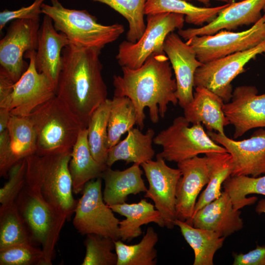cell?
Returning a JSON list of instances; mask_svg holds the SVG:
<instances>
[{"instance_id": "obj_1", "label": "cell", "mask_w": 265, "mask_h": 265, "mask_svg": "<svg viewBox=\"0 0 265 265\" xmlns=\"http://www.w3.org/2000/svg\"><path fill=\"white\" fill-rule=\"evenodd\" d=\"M164 52L154 53L137 69L122 67V75L113 77L114 96L126 97L132 103L136 125L142 130L148 107L154 123L164 118L170 103H178L176 96V81L172 78V67Z\"/></svg>"}, {"instance_id": "obj_2", "label": "cell", "mask_w": 265, "mask_h": 265, "mask_svg": "<svg viewBox=\"0 0 265 265\" xmlns=\"http://www.w3.org/2000/svg\"><path fill=\"white\" fill-rule=\"evenodd\" d=\"M101 50L74 44L62 52V66L56 86V96L77 116L84 128L97 108L107 99L103 79Z\"/></svg>"}, {"instance_id": "obj_3", "label": "cell", "mask_w": 265, "mask_h": 265, "mask_svg": "<svg viewBox=\"0 0 265 265\" xmlns=\"http://www.w3.org/2000/svg\"><path fill=\"white\" fill-rule=\"evenodd\" d=\"M71 151L35 154L26 158L24 187L38 203L64 224L74 213L77 203L73 197L69 167Z\"/></svg>"}, {"instance_id": "obj_4", "label": "cell", "mask_w": 265, "mask_h": 265, "mask_svg": "<svg viewBox=\"0 0 265 265\" xmlns=\"http://www.w3.org/2000/svg\"><path fill=\"white\" fill-rule=\"evenodd\" d=\"M36 135L37 152L45 155L71 151L82 124L56 96L27 116Z\"/></svg>"}, {"instance_id": "obj_5", "label": "cell", "mask_w": 265, "mask_h": 265, "mask_svg": "<svg viewBox=\"0 0 265 265\" xmlns=\"http://www.w3.org/2000/svg\"><path fill=\"white\" fill-rule=\"evenodd\" d=\"M51 5L43 3L42 14L50 17L55 29L63 33L71 44L102 50L117 40L124 32V26L116 23L103 25L85 10L64 7L58 0H50Z\"/></svg>"}, {"instance_id": "obj_6", "label": "cell", "mask_w": 265, "mask_h": 265, "mask_svg": "<svg viewBox=\"0 0 265 265\" xmlns=\"http://www.w3.org/2000/svg\"><path fill=\"white\" fill-rule=\"evenodd\" d=\"M189 124L185 116H178L169 127L159 132L153 143L161 146L162 150L157 156L178 163L200 154L227 152L209 136L201 123L191 127Z\"/></svg>"}, {"instance_id": "obj_7", "label": "cell", "mask_w": 265, "mask_h": 265, "mask_svg": "<svg viewBox=\"0 0 265 265\" xmlns=\"http://www.w3.org/2000/svg\"><path fill=\"white\" fill-rule=\"evenodd\" d=\"M145 30L135 43L123 41L116 56L120 66L137 69L154 53L164 52L167 36L175 29H182L185 21L181 14L162 12L147 15Z\"/></svg>"}, {"instance_id": "obj_8", "label": "cell", "mask_w": 265, "mask_h": 265, "mask_svg": "<svg viewBox=\"0 0 265 265\" xmlns=\"http://www.w3.org/2000/svg\"><path fill=\"white\" fill-rule=\"evenodd\" d=\"M102 180L101 177L93 179L84 186L77 200L73 224L82 235L97 234L117 240L120 239V220L104 200Z\"/></svg>"}, {"instance_id": "obj_9", "label": "cell", "mask_w": 265, "mask_h": 265, "mask_svg": "<svg viewBox=\"0 0 265 265\" xmlns=\"http://www.w3.org/2000/svg\"><path fill=\"white\" fill-rule=\"evenodd\" d=\"M263 53H265V40L249 50L203 64L195 71L194 87L206 88L228 103L232 97L233 80L245 71L248 62Z\"/></svg>"}, {"instance_id": "obj_10", "label": "cell", "mask_w": 265, "mask_h": 265, "mask_svg": "<svg viewBox=\"0 0 265 265\" xmlns=\"http://www.w3.org/2000/svg\"><path fill=\"white\" fill-rule=\"evenodd\" d=\"M265 40L263 17L249 29L239 32L220 30L208 35L195 36L186 40L203 64L249 50Z\"/></svg>"}, {"instance_id": "obj_11", "label": "cell", "mask_w": 265, "mask_h": 265, "mask_svg": "<svg viewBox=\"0 0 265 265\" xmlns=\"http://www.w3.org/2000/svg\"><path fill=\"white\" fill-rule=\"evenodd\" d=\"M36 51H28L25 57L29 60L28 67L14 85L13 92L3 108L11 115L27 117L34 110L56 96L51 80L35 67Z\"/></svg>"}, {"instance_id": "obj_12", "label": "cell", "mask_w": 265, "mask_h": 265, "mask_svg": "<svg viewBox=\"0 0 265 265\" xmlns=\"http://www.w3.org/2000/svg\"><path fill=\"white\" fill-rule=\"evenodd\" d=\"M39 20L11 21L0 41V64L11 79L17 81L28 67L23 57L28 51H36Z\"/></svg>"}, {"instance_id": "obj_13", "label": "cell", "mask_w": 265, "mask_h": 265, "mask_svg": "<svg viewBox=\"0 0 265 265\" xmlns=\"http://www.w3.org/2000/svg\"><path fill=\"white\" fill-rule=\"evenodd\" d=\"M140 166L149 183V188L144 197L154 202L165 227L173 228L176 219V187L182 175L180 169L168 166L164 159L157 155L156 160L151 159Z\"/></svg>"}, {"instance_id": "obj_14", "label": "cell", "mask_w": 265, "mask_h": 265, "mask_svg": "<svg viewBox=\"0 0 265 265\" xmlns=\"http://www.w3.org/2000/svg\"><path fill=\"white\" fill-rule=\"evenodd\" d=\"M258 92L254 86H238L230 102L224 104V113L235 128L234 138L251 129L265 128V93L258 95Z\"/></svg>"}, {"instance_id": "obj_15", "label": "cell", "mask_w": 265, "mask_h": 265, "mask_svg": "<svg viewBox=\"0 0 265 265\" xmlns=\"http://www.w3.org/2000/svg\"><path fill=\"white\" fill-rule=\"evenodd\" d=\"M209 136L224 147L232 156L234 169L231 176L265 174V129L261 128L246 139L237 141L213 131Z\"/></svg>"}, {"instance_id": "obj_16", "label": "cell", "mask_w": 265, "mask_h": 265, "mask_svg": "<svg viewBox=\"0 0 265 265\" xmlns=\"http://www.w3.org/2000/svg\"><path fill=\"white\" fill-rule=\"evenodd\" d=\"M163 51L175 75L178 104L184 108L193 100L195 73L203 63L197 59L193 49L174 32L167 36Z\"/></svg>"}, {"instance_id": "obj_17", "label": "cell", "mask_w": 265, "mask_h": 265, "mask_svg": "<svg viewBox=\"0 0 265 265\" xmlns=\"http://www.w3.org/2000/svg\"><path fill=\"white\" fill-rule=\"evenodd\" d=\"M182 175L176 190V219L189 223L197 198L209 181L206 156L193 158L177 163Z\"/></svg>"}, {"instance_id": "obj_18", "label": "cell", "mask_w": 265, "mask_h": 265, "mask_svg": "<svg viewBox=\"0 0 265 265\" xmlns=\"http://www.w3.org/2000/svg\"><path fill=\"white\" fill-rule=\"evenodd\" d=\"M265 0H243L229 3L208 24L198 28L180 29L178 34L187 40L195 36L214 34L222 30L237 29L244 25L254 24L261 18Z\"/></svg>"}, {"instance_id": "obj_19", "label": "cell", "mask_w": 265, "mask_h": 265, "mask_svg": "<svg viewBox=\"0 0 265 265\" xmlns=\"http://www.w3.org/2000/svg\"><path fill=\"white\" fill-rule=\"evenodd\" d=\"M70 44L66 35L55 29L52 18L45 15L38 31L35 65L37 71L45 74L55 89L62 66V52Z\"/></svg>"}, {"instance_id": "obj_20", "label": "cell", "mask_w": 265, "mask_h": 265, "mask_svg": "<svg viewBox=\"0 0 265 265\" xmlns=\"http://www.w3.org/2000/svg\"><path fill=\"white\" fill-rule=\"evenodd\" d=\"M240 214L239 210L234 208L228 194L223 191L219 197L194 213L189 224L226 238L243 228Z\"/></svg>"}, {"instance_id": "obj_21", "label": "cell", "mask_w": 265, "mask_h": 265, "mask_svg": "<svg viewBox=\"0 0 265 265\" xmlns=\"http://www.w3.org/2000/svg\"><path fill=\"white\" fill-rule=\"evenodd\" d=\"M221 98L208 89L195 87L192 102L184 109V116L192 124L202 123L209 132L224 134V127L230 124L225 115Z\"/></svg>"}, {"instance_id": "obj_22", "label": "cell", "mask_w": 265, "mask_h": 265, "mask_svg": "<svg viewBox=\"0 0 265 265\" xmlns=\"http://www.w3.org/2000/svg\"><path fill=\"white\" fill-rule=\"evenodd\" d=\"M140 165L134 163L124 170H113L107 167L102 174L105 182L103 198L108 206L125 203L130 194L146 193L147 188L142 178Z\"/></svg>"}, {"instance_id": "obj_23", "label": "cell", "mask_w": 265, "mask_h": 265, "mask_svg": "<svg viewBox=\"0 0 265 265\" xmlns=\"http://www.w3.org/2000/svg\"><path fill=\"white\" fill-rule=\"evenodd\" d=\"M113 212L126 218L120 221L119 239L123 241H130L141 235V226L150 223H155L160 227H165L159 212L154 205L146 199H141L136 203H124L109 206Z\"/></svg>"}, {"instance_id": "obj_24", "label": "cell", "mask_w": 265, "mask_h": 265, "mask_svg": "<svg viewBox=\"0 0 265 265\" xmlns=\"http://www.w3.org/2000/svg\"><path fill=\"white\" fill-rule=\"evenodd\" d=\"M154 135L152 129L143 133L139 128H133L125 139L108 149L107 166L111 167L119 160L125 161L126 164L133 162L141 165L152 159L155 155L153 147Z\"/></svg>"}, {"instance_id": "obj_25", "label": "cell", "mask_w": 265, "mask_h": 265, "mask_svg": "<svg viewBox=\"0 0 265 265\" xmlns=\"http://www.w3.org/2000/svg\"><path fill=\"white\" fill-rule=\"evenodd\" d=\"M107 167L93 158L88 143L87 129H82L72 148L69 165L74 193H81L85 184L101 177Z\"/></svg>"}, {"instance_id": "obj_26", "label": "cell", "mask_w": 265, "mask_h": 265, "mask_svg": "<svg viewBox=\"0 0 265 265\" xmlns=\"http://www.w3.org/2000/svg\"><path fill=\"white\" fill-rule=\"evenodd\" d=\"M175 225L181 232L194 253L193 265H213L216 252L221 248L225 238L209 230L195 228L178 219Z\"/></svg>"}, {"instance_id": "obj_27", "label": "cell", "mask_w": 265, "mask_h": 265, "mask_svg": "<svg viewBox=\"0 0 265 265\" xmlns=\"http://www.w3.org/2000/svg\"><path fill=\"white\" fill-rule=\"evenodd\" d=\"M229 3L216 7H199L185 0H146L145 15L162 12L181 14L185 22L196 26H203L211 22Z\"/></svg>"}, {"instance_id": "obj_28", "label": "cell", "mask_w": 265, "mask_h": 265, "mask_svg": "<svg viewBox=\"0 0 265 265\" xmlns=\"http://www.w3.org/2000/svg\"><path fill=\"white\" fill-rule=\"evenodd\" d=\"M205 156L209 181L197 200L193 214L221 195L222 185L231 176L234 169L232 157L228 152L208 153Z\"/></svg>"}, {"instance_id": "obj_29", "label": "cell", "mask_w": 265, "mask_h": 265, "mask_svg": "<svg viewBox=\"0 0 265 265\" xmlns=\"http://www.w3.org/2000/svg\"><path fill=\"white\" fill-rule=\"evenodd\" d=\"M158 240V234L150 226L138 243L128 245L120 239L115 240L116 265H156L158 255L155 246Z\"/></svg>"}, {"instance_id": "obj_30", "label": "cell", "mask_w": 265, "mask_h": 265, "mask_svg": "<svg viewBox=\"0 0 265 265\" xmlns=\"http://www.w3.org/2000/svg\"><path fill=\"white\" fill-rule=\"evenodd\" d=\"M111 100L107 99L91 115L87 127V140L94 159L106 165L108 149L107 147V125Z\"/></svg>"}, {"instance_id": "obj_31", "label": "cell", "mask_w": 265, "mask_h": 265, "mask_svg": "<svg viewBox=\"0 0 265 265\" xmlns=\"http://www.w3.org/2000/svg\"><path fill=\"white\" fill-rule=\"evenodd\" d=\"M136 124L134 106L126 97L114 96L108 121L107 147L112 148L119 141L121 136Z\"/></svg>"}, {"instance_id": "obj_32", "label": "cell", "mask_w": 265, "mask_h": 265, "mask_svg": "<svg viewBox=\"0 0 265 265\" xmlns=\"http://www.w3.org/2000/svg\"><path fill=\"white\" fill-rule=\"evenodd\" d=\"M7 129L15 164L36 153V133L27 117L11 115Z\"/></svg>"}, {"instance_id": "obj_33", "label": "cell", "mask_w": 265, "mask_h": 265, "mask_svg": "<svg viewBox=\"0 0 265 265\" xmlns=\"http://www.w3.org/2000/svg\"><path fill=\"white\" fill-rule=\"evenodd\" d=\"M24 242L35 244L15 201L0 205V249Z\"/></svg>"}, {"instance_id": "obj_34", "label": "cell", "mask_w": 265, "mask_h": 265, "mask_svg": "<svg viewBox=\"0 0 265 265\" xmlns=\"http://www.w3.org/2000/svg\"><path fill=\"white\" fill-rule=\"evenodd\" d=\"M222 185L224 191L228 194L234 208L237 210L252 205L256 202L257 197H247L249 194L265 196V175L262 177L230 176Z\"/></svg>"}, {"instance_id": "obj_35", "label": "cell", "mask_w": 265, "mask_h": 265, "mask_svg": "<svg viewBox=\"0 0 265 265\" xmlns=\"http://www.w3.org/2000/svg\"><path fill=\"white\" fill-rule=\"evenodd\" d=\"M105 4L122 15L128 21L127 41L135 43L143 34L146 25L144 20L146 0H91Z\"/></svg>"}, {"instance_id": "obj_36", "label": "cell", "mask_w": 265, "mask_h": 265, "mask_svg": "<svg viewBox=\"0 0 265 265\" xmlns=\"http://www.w3.org/2000/svg\"><path fill=\"white\" fill-rule=\"evenodd\" d=\"M86 253L81 265H116L117 255L113 253L115 240L97 234L86 235Z\"/></svg>"}, {"instance_id": "obj_37", "label": "cell", "mask_w": 265, "mask_h": 265, "mask_svg": "<svg viewBox=\"0 0 265 265\" xmlns=\"http://www.w3.org/2000/svg\"><path fill=\"white\" fill-rule=\"evenodd\" d=\"M0 265H44V252L31 243L11 245L0 249Z\"/></svg>"}, {"instance_id": "obj_38", "label": "cell", "mask_w": 265, "mask_h": 265, "mask_svg": "<svg viewBox=\"0 0 265 265\" xmlns=\"http://www.w3.org/2000/svg\"><path fill=\"white\" fill-rule=\"evenodd\" d=\"M26 168L25 158L18 161L9 169L8 181L0 189V205H4L15 201L25 183Z\"/></svg>"}, {"instance_id": "obj_39", "label": "cell", "mask_w": 265, "mask_h": 265, "mask_svg": "<svg viewBox=\"0 0 265 265\" xmlns=\"http://www.w3.org/2000/svg\"><path fill=\"white\" fill-rule=\"evenodd\" d=\"M45 0H34L31 4L27 6L14 10L5 9L0 12V32L8 22L16 19L39 20V15L42 13L41 6Z\"/></svg>"}, {"instance_id": "obj_40", "label": "cell", "mask_w": 265, "mask_h": 265, "mask_svg": "<svg viewBox=\"0 0 265 265\" xmlns=\"http://www.w3.org/2000/svg\"><path fill=\"white\" fill-rule=\"evenodd\" d=\"M15 164L7 129L0 132V176H8L9 169Z\"/></svg>"}, {"instance_id": "obj_41", "label": "cell", "mask_w": 265, "mask_h": 265, "mask_svg": "<svg viewBox=\"0 0 265 265\" xmlns=\"http://www.w3.org/2000/svg\"><path fill=\"white\" fill-rule=\"evenodd\" d=\"M233 265H265V246H257L246 254H235Z\"/></svg>"}, {"instance_id": "obj_42", "label": "cell", "mask_w": 265, "mask_h": 265, "mask_svg": "<svg viewBox=\"0 0 265 265\" xmlns=\"http://www.w3.org/2000/svg\"><path fill=\"white\" fill-rule=\"evenodd\" d=\"M14 81L7 73L0 67V107L5 105L13 90Z\"/></svg>"}, {"instance_id": "obj_43", "label": "cell", "mask_w": 265, "mask_h": 265, "mask_svg": "<svg viewBox=\"0 0 265 265\" xmlns=\"http://www.w3.org/2000/svg\"><path fill=\"white\" fill-rule=\"evenodd\" d=\"M11 116V114L8 109L0 107V132L7 129Z\"/></svg>"}, {"instance_id": "obj_44", "label": "cell", "mask_w": 265, "mask_h": 265, "mask_svg": "<svg viewBox=\"0 0 265 265\" xmlns=\"http://www.w3.org/2000/svg\"><path fill=\"white\" fill-rule=\"evenodd\" d=\"M255 211L259 214L265 213V199H262L258 201L255 208Z\"/></svg>"}, {"instance_id": "obj_45", "label": "cell", "mask_w": 265, "mask_h": 265, "mask_svg": "<svg viewBox=\"0 0 265 265\" xmlns=\"http://www.w3.org/2000/svg\"><path fill=\"white\" fill-rule=\"evenodd\" d=\"M185 0L187 1H191V0H196L200 2L204 3L206 5L209 4L211 0H216V1L225 2L227 3H231L230 0Z\"/></svg>"}, {"instance_id": "obj_46", "label": "cell", "mask_w": 265, "mask_h": 265, "mask_svg": "<svg viewBox=\"0 0 265 265\" xmlns=\"http://www.w3.org/2000/svg\"><path fill=\"white\" fill-rule=\"evenodd\" d=\"M263 11H264V14L263 15V18H264V20H265V5L263 8Z\"/></svg>"}, {"instance_id": "obj_47", "label": "cell", "mask_w": 265, "mask_h": 265, "mask_svg": "<svg viewBox=\"0 0 265 265\" xmlns=\"http://www.w3.org/2000/svg\"><path fill=\"white\" fill-rule=\"evenodd\" d=\"M236 0H230L231 3L235 2ZM239 0L240 1V0Z\"/></svg>"}, {"instance_id": "obj_48", "label": "cell", "mask_w": 265, "mask_h": 265, "mask_svg": "<svg viewBox=\"0 0 265 265\" xmlns=\"http://www.w3.org/2000/svg\"></svg>"}]
</instances>
